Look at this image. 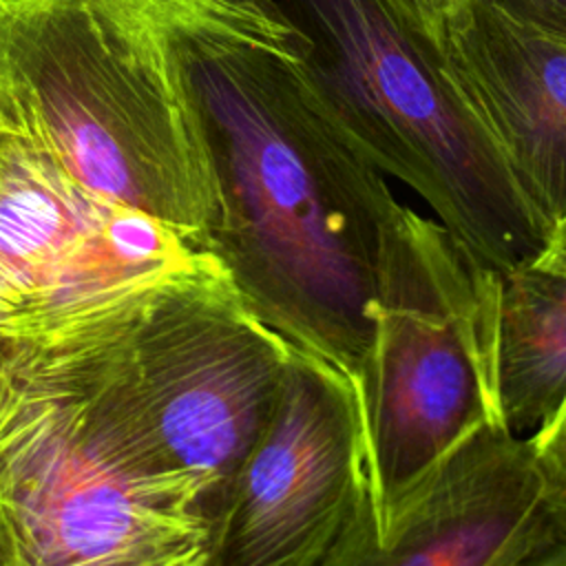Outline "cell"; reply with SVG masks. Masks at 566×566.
<instances>
[{"instance_id":"2","label":"cell","mask_w":566,"mask_h":566,"mask_svg":"<svg viewBox=\"0 0 566 566\" xmlns=\"http://www.w3.org/2000/svg\"><path fill=\"white\" fill-rule=\"evenodd\" d=\"M139 310L0 340L9 566H208L212 493L166 458L133 389Z\"/></svg>"},{"instance_id":"10","label":"cell","mask_w":566,"mask_h":566,"mask_svg":"<svg viewBox=\"0 0 566 566\" xmlns=\"http://www.w3.org/2000/svg\"><path fill=\"white\" fill-rule=\"evenodd\" d=\"M438 49L458 97L553 234L566 219V42L486 0H460Z\"/></svg>"},{"instance_id":"6","label":"cell","mask_w":566,"mask_h":566,"mask_svg":"<svg viewBox=\"0 0 566 566\" xmlns=\"http://www.w3.org/2000/svg\"><path fill=\"white\" fill-rule=\"evenodd\" d=\"M212 261L192 237L86 188L0 124V340L139 310Z\"/></svg>"},{"instance_id":"11","label":"cell","mask_w":566,"mask_h":566,"mask_svg":"<svg viewBox=\"0 0 566 566\" xmlns=\"http://www.w3.org/2000/svg\"><path fill=\"white\" fill-rule=\"evenodd\" d=\"M566 391V272L502 276L500 402L504 424L528 436Z\"/></svg>"},{"instance_id":"3","label":"cell","mask_w":566,"mask_h":566,"mask_svg":"<svg viewBox=\"0 0 566 566\" xmlns=\"http://www.w3.org/2000/svg\"><path fill=\"white\" fill-rule=\"evenodd\" d=\"M0 124L210 250L219 201L203 137L137 0H0Z\"/></svg>"},{"instance_id":"17","label":"cell","mask_w":566,"mask_h":566,"mask_svg":"<svg viewBox=\"0 0 566 566\" xmlns=\"http://www.w3.org/2000/svg\"><path fill=\"white\" fill-rule=\"evenodd\" d=\"M533 566H566V544L557 551H553L551 555L542 557L539 562H535Z\"/></svg>"},{"instance_id":"16","label":"cell","mask_w":566,"mask_h":566,"mask_svg":"<svg viewBox=\"0 0 566 566\" xmlns=\"http://www.w3.org/2000/svg\"><path fill=\"white\" fill-rule=\"evenodd\" d=\"M535 265L553 272H566V219L553 230L548 248Z\"/></svg>"},{"instance_id":"9","label":"cell","mask_w":566,"mask_h":566,"mask_svg":"<svg viewBox=\"0 0 566 566\" xmlns=\"http://www.w3.org/2000/svg\"><path fill=\"white\" fill-rule=\"evenodd\" d=\"M566 544V500L526 436L486 424L376 524L367 486L318 566H533Z\"/></svg>"},{"instance_id":"7","label":"cell","mask_w":566,"mask_h":566,"mask_svg":"<svg viewBox=\"0 0 566 566\" xmlns=\"http://www.w3.org/2000/svg\"><path fill=\"white\" fill-rule=\"evenodd\" d=\"M124 349L155 440L210 489L219 522L274 416L292 345L245 307L212 261L157 287L126 327Z\"/></svg>"},{"instance_id":"5","label":"cell","mask_w":566,"mask_h":566,"mask_svg":"<svg viewBox=\"0 0 566 566\" xmlns=\"http://www.w3.org/2000/svg\"><path fill=\"white\" fill-rule=\"evenodd\" d=\"M363 396L376 524L460 442L502 420V274L440 221L398 203L371 301Z\"/></svg>"},{"instance_id":"14","label":"cell","mask_w":566,"mask_h":566,"mask_svg":"<svg viewBox=\"0 0 566 566\" xmlns=\"http://www.w3.org/2000/svg\"><path fill=\"white\" fill-rule=\"evenodd\" d=\"M511 20L566 42V0H486Z\"/></svg>"},{"instance_id":"1","label":"cell","mask_w":566,"mask_h":566,"mask_svg":"<svg viewBox=\"0 0 566 566\" xmlns=\"http://www.w3.org/2000/svg\"><path fill=\"white\" fill-rule=\"evenodd\" d=\"M161 29L212 168L210 252L245 307L340 371L363 409L382 232L398 206L314 91L296 44L192 0H137Z\"/></svg>"},{"instance_id":"4","label":"cell","mask_w":566,"mask_h":566,"mask_svg":"<svg viewBox=\"0 0 566 566\" xmlns=\"http://www.w3.org/2000/svg\"><path fill=\"white\" fill-rule=\"evenodd\" d=\"M340 128L502 276L533 268L551 230L458 97L413 0H272Z\"/></svg>"},{"instance_id":"15","label":"cell","mask_w":566,"mask_h":566,"mask_svg":"<svg viewBox=\"0 0 566 566\" xmlns=\"http://www.w3.org/2000/svg\"><path fill=\"white\" fill-rule=\"evenodd\" d=\"M413 2H416L418 11H420V15L424 20V27L429 29L433 40L438 42L444 20L449 18V13L455 9V4L460 0H413Z\"/></svg>"},{"instance_id":"8","label":"cell","mask_w":566,"mask_h":566,"mask_svg":"<svg viewBox=\"0 0 566 566\" xmlns=\"http://www.w3.org/2000/svg\"><path fill=\"white\" fill-rule=\"evenodd\" d=\"M365 486L363 409L349 380L292 347L279 405L230 489L208 566H318Z\"/></svg>"},{"instance_id":"13","label":"cell","mask_w":566,"mask_h":566,"mask_svg":"<svg viewBox=\"0 0 566 566\" xmlns=\"http://www.w3.org/2000/svg\"><path fill=\"white\" fill-rule=\"evenodd\" d=\"M212 13L230 18L252 35L296 44V33L281 20L272 0H192Z\"/></svg>"},{"instance_id":"12","label":"cell","mask_w":566,"mask_h":566,"mask_svg":"<svg viewBox=\"0 0 566 566\" xmlns=\"http://www.w3.org/2000/svg\"><path fill=\"white\" fill-rule=\"evenodd\" d=\"M539 469L566 500V391L548 418L526 436Z\"/></svg>"},{"instance_id":"18","label":"cell","mask_w":566,"mask_h":566,"mask_svg":"<svg viewBox=\"0 0 566 566\" xmlns=\"http://www.w3.org/2000/svg\"><path fill=\"white\" fill-rule=\"evenodd\" d=\"M0 566H9V548H7V537H4L2 522H0Z\"/></svg>"}]
</instances>
